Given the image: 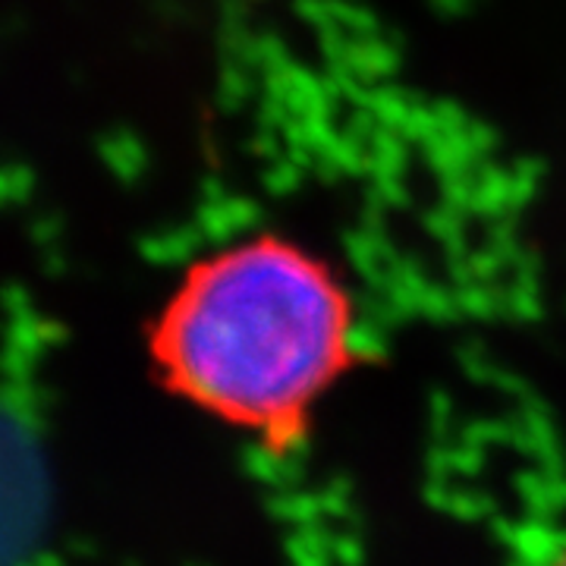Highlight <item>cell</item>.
<instances>
[{
  "mask_svg": "<svg viewBox=\"0 0 566 566\" xmlns=\"http://www.w3.org/2000/svg\"><path fill=\"white\" fill-rule=\"evenodd\" d=\"M353 312L318 252L252 233L205 252L155 327V356L186 400L223 422L286 434L349 356Z\"/></svg>",
  "mask_w": 566,
  "mask_h": 566,
  "instance_id": "cell-1",
  "label": "cell"
},
{
  "mask_svg": "<svg viewBox=\"0 0 566 566\" xmlns=\"http://www.w3.org/2000/svg\"><path fill=\"white\" fill-rule=\"evenodd\" d=\"M557 566H566V554H564V557H560V560H557Z\"/></svg>",
  "mask_w": 566,
  "mask_h": 566,
  "instance_id": "cell-2",
  "label": "cell"
}]
</instances>
